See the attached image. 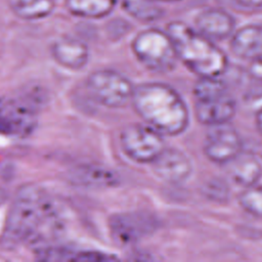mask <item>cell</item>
<instances>
[{"mask_svg":"<svg viewBox=\"0 0 262 262\" xmlns=\"http://www.w3.org/2000/svg\"><path fill=\"white\" fill-rule=\"evenodd\" d=\"M67 227L66 210L58 200L40 185L25 184L10 203L0 247L6 251L25 246L37 250L58 244Z\"/></svg>","mask_w":262,"mask_h":262,"instance_id":"cell-1","label":"cell"},{"mask_svg":"<svg viewBox=\"0 0 262 262\" xmlns=\"http://www.w3.org/2000/svg\"><path fill=\"white\" fill-rule=\"evenodd\" d=\"M131 101L136 113L160 133L177 135L188 125L189 116L185 102L167 84H139L133 89Z\"/></svg>","mask_w":262,"mask_h":262,"instance_id":"cell-2","label":"cell"},{"mask_svg":"<svg viewBox=\"0 0 262 262\" xmlns=\"http://www.w3.org/2000/svg\"><path fill=\"white\" fill-rule=\"evenodd\" d=\"M176 55L194 74L201 77H218L227 68L226 54L208 37L182 21L167 26Z\"/></svg>","mask_w":262,"mask_h":262,"instance_id":"cell-3","label":"cell"},{"mask_svg":"<svg viewBox=\"0 0 262 262\" xmlns=\"http://www.w3.org/2000/svg\"><path fill=\"white\" fill-rule=\"evenodd\" d=\"M132 50L138 60L148 70L168 73L175 68L177 55L167 33L158 29H147L136 35Z\"/></svg>","mask_w":262,"mask_h":262,"instance_id":"cell-4","label":"cell"},{"mask_svg":"<svg viewBox=\"0 0 262 262\" xmlns=\"http://www.w3.org/2000/svg\"><path fill=\"white\" fill-rule=\"evenodd\" d=\"M38 122V105L31 96H0V136L29 137L37 129Z\"/></svg>","mask_w":262,"mask_h":262,"instance_id":"cell-5","label":"cell"},{"mask_svg":"<svg viewBox=\"0 0 262 262\" xmlns=\"http://www.w3.org/2000/svg\"><path fill=\"white\" fill-rule=\"evenodd\" d=\"M86 88L90 95L107 107H123L132 97L131 82L114 70H96L86 79Z\"/></svg>","mask_w":262,"mask_h":262,"instance_id":"cell-6","label":"cell"},{"mask_svg":"<svg viewBox=\"0 0 262 262\" xmlns=\"http://www.w3.org/2000/svg\"><path fill=\"white\" fill-rule=\"evenodd\" d=\"M120 144L128 158L137 163H151L165 148V141L152 127L132 124L120 134Z\"/></svg>","mask_w":262,"mask_h":262,"instance_id":"cell-7","label":"cell"},{"mask_svg":"<svg viewBox=\"0 0 262 262\" xmlns=\"http://www.w3.org/2000/svg\"><path fill=\"white\" fill-rule=\"evenodd\" d=\"M157 221L146 213H120L110 218L113 237L120 244L135 243L156 228Z\"/></svg>","mask_w":262,"mask_h":262,"instance_id":"cell-8","label":"cell"},{"mask_svg":"<svg viewBox=\"0 0 262 262\" xmlns=\"http://www.w3.org/2000/svg\"><path fill=\"white\" fill-rule=\"evenodd\" d=\"M238 133L225 124L216 125L206 137L204 152L209 160L217 164H227L242 150Z\"/></svg>","mask_w":262,"mask_h":262,"instance_id":"cell-9","label":"cell"},{"mask_svg":"<svg viewBox=\"0 0 262 262\" xmlns=\"http://www.w3.org/2000/svg\"><path fill=\"white\" fill-rule=\"evenodd\" d=\"M196 119L206 125H222L229 122L235 113L234 99L224 91L219 94L195 98Z\"/></svg>","mask_w":262,"mask_h":262,"instance_id":"cell-10","label":"cell"},{"mask_svg":"<svg viewBox=\"0 0 262 262\" xmlns=\"http://www.w3.org/2000/svg\"><path fill=\"white\" fill-rule=\"evenodd\" d=\"M151 163L155 173L168 182L184 181L192 171L189 159L176 148L165 147Z\"/></svg>","mask_w":262,"mask_h":262,"instance_id":"cell-11","label":"cell"},{"mask_svg":"<svg viewBox=\"0 0 262 262\" xmlns=\"http://www.w3.org/2000/svg\"><path fill=\"white\" fill-rule=\"evenodd\" d=\"M50 53L54 61L69 71H80L89 60L88 46L76 38L62 37L51 44Z\"/></svg>","mask_w":262,"mask_h":262,"instance_id":"cell-12","label":"cell"},{"mask_svg":"<svg viewBox=\"0 0 262 262\" xmlns=\"http://www.w3.org/2000/svg\"><path fill=\"white\" fill-rule=\"evenodd\" d=\"M70 179L77 185L87 188H108L119 183L117 174L98 164L83 163L70 172Z\"/></svg>","mask_w":262,"mask_h":262,"instance_id":"cell-13","label":"cell"},{"mask_svg":"<svg viewBox=\"0 0 262 262\" xmlns=\"http://www.w3.org/2000/svg\"><path fill=\"white\" fill-rule=\"evenodd\" d=\"M195 25L201 34L208 38L225 39L234 29V19L226 11L219 8H210L199 13Z\"/></svg>","mask_w":262,"mask_h":262,"instance_id":"cell-14","label":"cell"},{"mask_svg":"<svg viewBox=\"0 0 262 262\" xmlns=\"http://www.w3.org/2000/svg\"><path fill=\"white\" fill-rule=\"evenodd\" d=\"M231 51L241 58H254L262 51V27L249 25L234 33L230 42Z\"/></svg>","mask_w":262,"mask_h":262,"instance_id":"cell-15","label":"cell"},{"mask_svg":"<svg viewBox=\"0 0 262 262\" xmlns=\"http://www.w3.org/2000/svg\"><path fill=\"white\" fill-rule=\"evenodd\" d=\"M230 175L232 179L243 186L255 185L262 174L259 160L252 154L239 152L230 162Z\"/></svg>","mask_w":262,"mask_h":262,"instance_id":"cell-16","label":"cell"},{"mask_svg":"<svg viewBox=\"0 0 262 262\" xmlns=\"http://www.w3.org/2000/svg\"><path fill=\"white\" fill-rule=\"evenodd\" d=\"M11 11L25 20L47 17L54 9V0H8Z\"/></svg>","mask_w":262,"mask_h":262,"instance_id":"cell-17","label":"cell"},{"mask_svg":"<svg viewBox=\"0 0 262 262\" xmlns=\"http://www.w3.org/2000/svg\"><path fill=\"white\" fill-rule=\"evenodd\" d=\"M116 0H66L68 10L80 17L101 18L112 12Z\"/></svg>","mask_w":262,"mask_h":262,"instance_id":"cell-18","label":"cell"},{"mask_svg":"<svg viewBox=\"0 0 262 262\" xmlns=\"http://www.w3.org/2000/svg\"><path fill=\"white\" fill-rule=\"evenodd\" d=\"M123 9L140 21H155L161 18L164 11L154 0H120Z\"/></svg>","mask_w":262,"mask_h":262,"instance_id":"cell-19","label":"cell"},{"mask_svg":"<svg viewBox=\"0 0 262 262\" xmlns=\"http://www.w3.org/2000/svg\"><path fill=\"white\" fill-rule=\"evenodd\" d=\"M241 206L250 214L262 217V186H248L239 198Z\"/></svg>","mask_w":262,"mask_h":262,"instance_id":"cell-20","label":"cell"},{"mask_svg":"<svg viewBox=\"0 0 262 262\" xmlns=\"http://www.w3.org/2000/svg\"><path fill=\"white\" fill-rule=\"evenodd\" d=\"M116 259L117 258L115 256H112V255H108L106 253L99 252V251H92V250L77 251V250H75L71 261L100 262V261H112V260H116Z\"/></svg>","mask_w":262,"mask_h":262,"instance_id":"cell-21","label":"cell"},{"mask_svg":"<svg viewBox=\"0 0 262 262\" xmlns=\"http://www.w3.org/2000/svg\"><path fill=\"white\" fill-rule=\"evenodd\" d=\"M232 8L246 12H257L262 10V0H228Z\"/></svg>","mask_w":262,"mask_h":262,"instance_id":"cell-22","label":"cell"},{"mask_svg":"<svg viewBox=\"0 0 262 262\" xmlns=\"http://www.w3.org/2000/svg\"><path fill=\"white\" fill-rule=\"evenodd\" d=\"M205 190L207 191L208 198H211L214 200L224 199L227 196V187L220 180H217V181L215 180L213 182L208 183Z\"/></svg>","mask_w":262,"mask_h":262,"instance_id":"cell-23","label":"cell"},{"mask_svg":"<svg viewBox=\"0 0 262 262\" xmlns=\"http://www.w3.org/2000/svg\"><path fill=\"white\" fill-rule=\"evenodd\" d=\"M249 71L255 79L262 81V53L252 58Z\"/></svg>","mask_w":262,"mask_h":262,"instance_id":"cell-24","label":"cell"},{"mask_svg":"<svg viewBox=\"0 0 262 262\" xmlns=\"http://www.w3.org/2000/svg\"><path fill=\"white\" fill-rule=\"evenodd\" d=\"M256 122H257V127H258L259 131L262 133V108H261V110L258 112V114H257Z\"/></svg>","mask_w":262,"mask_h":262,"instance_id":"cell-25","label":"cell"},{"mask_svg":"<svg viewBox=\"0 0 262 262\" xmlns=\"http://www.w3.org/2000/svg\"><path fill=\"white\" fill-rule=\"evenodd\" d=\"M5 200H6V193L2 189H0V206L5 202Z\"/></svg>","mask_w":262,"mask_h":262,"instance_id":"cell-26","label":"cell"},{"mask_svg":"<svg viewBox=\"0 0 262 262\" xmlns=\"http://www.w3.org/2000/svg\"><path fill=\"white\" fill-rule=\"evenodd\" d=\"M158 1H177V0H158Z\"/></svg>","mask_w":262,"mask_h":262,"instance_id":"cell-27","label":"cell"}]
</instances>
